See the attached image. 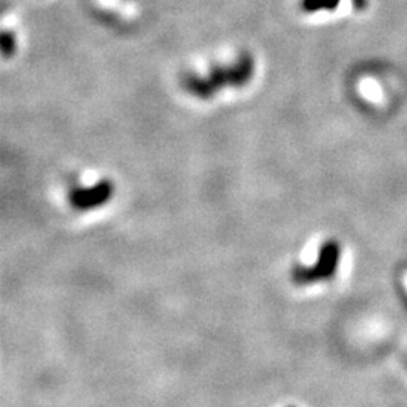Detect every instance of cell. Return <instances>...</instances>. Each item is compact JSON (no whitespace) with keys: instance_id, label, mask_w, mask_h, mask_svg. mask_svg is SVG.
Masks as SVG:
<instances>
[{"instance_id":"cell-1","label":"cell","mask_w":407,"mask_h":407,"mask_svg":"<svg viewBox=\"0 0 407 407\" xmlns=\"http://www.w3.org/2000/svg\"><path fill=\"white\" fill-rule=\"evenodd\" d=\"M255 62L250 54L245 53L228 67H216L207 76L186 74L183 77L184 89L198 98H211L223 88H240L254 76Z\"/></svg>"},{"instance_id":"cell-3","label":"cell","mask_w":407,"mask_h":407,"mask_svg":"<svg viewBox=\"0 0 407 407\" xmlns=\"http://www.w3.org/2000/svg\"><path fill=\"white\" fill-rule=\"evenodd\" d=\"M336 248L332 245L324 246L320 250L317 264L312 265V267H299L296 269L293 273V278L297 284H307L312 283V280H317L329 275L335 267L336 263Z\"/></svg>"},{"instance_id":"cell-2","label":"cell","mask_w":407,"mask_h":407,"mask_svg":"<svg viewBox=\"0 0 407 407\" xmlns=\"http://www.w3.org/2000/svg\"><path fill=\"white\" fill-rule=\"evenodd\" d=\"M115 192V186L111 179H103L91 187H77L69 193V204L76 210H92L104 206L107 201H111Z\"/></svg>"},{"instance_id":"cell-6","label":"cell","mask_w":407,"mask_h":407,"mask_svg":"<svg viewBox=\"0 0 407 407\" xmlns=\"http://www.w3.org/2000/svg\"><path fill=\"white\" fill-rule=\"evenodd\" d=\"M404 287L407 289V273H406V276H404Z\"/></svg>"},{"instance_id":"cell-4","label":"cell","mask_w":407,"mask_h":407,"mask_svg":"<svg viewBox=\"0 0 407 407\" xmlns=\"http://www.w3.org/2000/svg\"><path fill=\"white\" fill-rule=\"evenodd\" d=\"M336 3H340V0H303V10L308 12H314L320 10H329L332 11L336 6Z\"/></svg>"},{"instance_id":"cell-5","label":"cell","mask_w":407,"mask_h":407,"mask_svg":"<svg viewBox=\"0 0 407 407\" xmlns=\"http://www.w3.org/2000/svg\"><path fill=\"white\" fill-rule=\"evenodd\" d=\"M15 49V41H14V35L10 32H5L2 35V50L5 56H10V54Z\"/></svg>"}]
</instances>
